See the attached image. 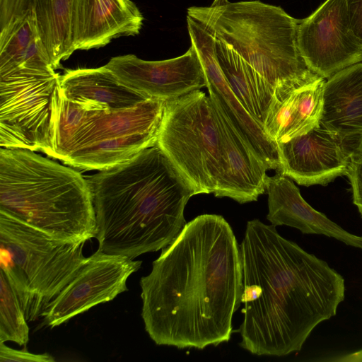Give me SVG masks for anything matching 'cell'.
Wrapping results in <instances>:
<instances>
[{
    "instance_id": "obj_9",
    "label": "cell",
    "mask_w": 362,
    "mask_h": 362,
    "mask_svg": "<svg viewBox=\"0 0 362 362\" xmlns=\"http://www.w3.org/2000/svg\"><path fill=\"white\" fill-rule=\"evenodd\" d=\"M60 75L13 69L0 72V145L52 157Z\"/></svg>"
},
{
    "instance_id": "obj_5",
    "label": "cell",
    "mask_w": 362,
    "mask_h": 362,
    "mask_svg": "<svg viewBox=\"0 0 362 362\" xmlns=\"http://www.w3.org/2000/svg\"><path fill=\"white\" fill-rule=\"evenodd\" d=\"M167 101L148 98L124 109H87L61 93L52 158L83 170H103L156 144Z\"/></svg>"
},
{
    "instance_id": "obj_6",
    "label": "cell",
    "mask_w": 362,
    "mask_h": 362,
    "mask_svg": "<svg viewBox=\"0 0 362 362\" xmlns=\"http://www.w3.org/2000/svg\"><path fill=\"white\" fill-rule=\"evenodd\" d=\"M187 16L202 22L274 90L320 78L309 69L298 49L299 20L280 6L259 0H214L210 6L188 8Z\"/></svg>"
},
{
    "instance_id": "obj_8",
    "label": "cell",
    "mask_w": 362,
    "mask_h": 362,
    "mask_svg": "<svg viewBox=\"0 0 362 362\" xmlns=\"http://www.w3.org/2000/svg\"><path fill=\"white\" fill-rule=\"evenodd\" d=\"M156 144L198 194L214 193L221 133L211 98L201 90L167 101Z\"/></svg>"
},
{
    "instance_id": "obj_16",
    "label": "cell",
    "mask_w": 362,
    "mask_h": 362,
    "mask_svg": "<svg viewBox=\"0 0 362 362\" xmlns=\"http://www.w3.org/2000/svg\"><path fill=\"white\" fill-rule=\"evenodd\" d=\"M144 17L131 0H74L75 49L100 48L112 40L139 33Z\"/></svg>"
},
{
    "instance_id": "obj_2",
    "label": "cell",
    "mask_w": 362,
    "mask_h": 362,
    "mask_svg": "<svg viewBox=\"0 0 362 362\" xmlns=\"http://www.w3.org/2000/svg\"><path fill=\"white\" fill-rule=\"evenodd\" d=\"M240 250V346L257 356L300 351L313 330L336 315L345 298L344 277L259 219L247 221Z\"/></svg>"
},
{
    "instance_id": "obj_10",
    "label": "cell",
    "mask_w": 362,
    "mask_h": 362,
    "mask_svg": "<svg viewBox=\"0 0 362 362\" xmlns=\"http://www.w3.org/2000/svg\"><path fill=\"white\" fill-rule=\"evenodd\" d=\"M276 144V173L300 185H327L346 175L353 158L362 150V134L342 135L320 125Z\"/></svg>"
},
{
    "instance_id": "obj_7",
    "label": "cell",
    "mask_w": 362,
    "mask_h": 362,
    "mask_svg": "<svg viewBox=\"0 0 362 362\" xmlns=\"http://www.w3.org/2000/svg\"><path fill=\"white\" fill-rule=\"evenodd\" d=\"M1 270L27 321H33L74 279L85 242L56 239L0 211Z\"/></svg>"
},
{
    "instance_id": "obj_13",
    "label": "cell",
    "mask_w": 362,
    "mask_h": 362,
    "mask_svg": "<svg viewBox=\"0 0 362 362\" xmlns=\"http://www.w3.org/2000/svg\"><path fill=\"white\" fill-rule=\"evenodd\" d=\"M126 87L146 98L173 100L206 86L194 47L180 57L146 61L134 54L112 57L105 65Z\"/></svg>"
},
{
    "instance_id": "obj_12",
    "label": "cell",
    "mask_w": 362,
    "mask_h": 362,
    "mask_svg": "<svg viewBox=\"0 0 362 362\" xmlns=\"http://www.w3.org/2000/svg\"><path fill=\"white\" fill-rule=\"evenodd\" d=\"M142 262L124 255L97 250L74 279L47 306L42 314L47 325L64 323L100 303L113 300L127 290V281Z\"/></svg>"
},
{
    "instance_id": "obj_11",
    "label": "cell",
    "mask_w": 362,
    "mask_h": 362,
    "mask_svg": "<svg viewBox=\"0 0 362 362\" xmlns=\"http://www.w3.org/2000/svg\"><path fill=\"white\" fill-rule=\"evenodd\" d=\"M297 44L309 69L325 79L362 62V45L349 28L345 0H326L299 20Z\"/></svg>"
},
{
    "instance_id": "obj_4",
    "label": "cell",
    "mask_w": 362,
    "mask_h": 362,
    "mask_svg": "<svg viewBox=\"0 0 362 362\" xmlns=\"http://www.w3.org/2000/svg\"><path fill=\"white\" fill-rule=\"evenodd\" d=\"M0 211L58 240L86 242L95 237L86 177L34 151L1 147Z\"/></svg>"
},
{
    "instance_id": "obj_27",
    "label": "cell",
    "mask_w": 362,
    "mask_h": 362,
    "mask_svg": "<svg viewBox=\"0 0 362 362\" xmlns=\"http://www.w3.org/2000/svg\"><path fill=\"white\" fill-rule=\"evenodd\" d=\"M30 6V0H0V29L23 15Z\"/></svg>"
},
{
    "instance_id": "obj_23",
    "label": "cell",
    "mask_w": 362,
    "mask_h": 362,
    "mask_svg": "<svg viewBox=\"0 0 362 362\" xmlns=\"http://www.w3.org/2000/svg\"><path fill=\"white\" fill-rule=\"evenodd\" d=\"M39 35L33 11L30 8L0 32V72L17 68L35 36Z\"/></svg>"
},
{
    "instance_id": "obj_17",
    "label": "cell",
    "mask_w": 362,
    "mask_h": 362,
    "mask_svg": "<svg viewBox=\"0 0 362 362\" xmlns=\"http://www.w3.org/2000/svg\"><path fill=\"white\" fill-rule=\"evenodd\" d=\"M267 219L274 226H287L303 234L324 235L362 250V237L354 235L314 209L290 177L277 173L266 180Z\"/></svg>"
},
{
    "instance_id": "obj_21",
    "label": "cell",
    "mask_w": 362,
    "mask_h": 362,
    "mask_svg": "<svg viewBox=\"0 0 362 362\" xmlns=\"http://www.w3.org/2000/svg\"><path fill=\"white\" fill-rule=\"evenodd\" d=\"M215 47L218 64L229 86L263 129L274 88L226 43L215 38Z\"/></svg>"
},
{
    "instance_id": "obj_14",
    "label": "cell",
    "mask_w": 362,
    "mask_h": 362,
    "mask_svg": "<svg viewBox=\"0 0 362 362\" xmlns=\"http://www.w3.org/2000/svg\"><path fill=\"white\" fill-rule=\"evenodd\" d=\"M211 102L221 133L220 171L214 194L240 204L257 201L266 192V173L269 168L220 104Z\"/></svg>"
},
{
    "instance_id": "obj_19",
    "label": "cell",
    "mask_w": 362,
    "mask_h": 362,
    "mask_svg": "<svg viewBox=\"0 0 362 362\" xmlns=\"http://www.w3.org/2000/svg\"><path fill=\"white\" fill-rule=\"evenodd\" d=\"M59 80L64 97L87 109H124L148 99L119 83L105 66L68 69Z\"/></svg>"
},
{
    "instance_id": "obj_28",
    "label": "cell",
    "mask_w": 362,
    "mask_h": 362,
    "mask_svg": "<svg viewBox=\"0 0 362 362\" xmlns=\"http://www.w3.org/2000/svg\"><path fill=\"white\" fill-rule=\"evenodd\" d=\"M349 28L362 45V0H345Z\"/></svg>"
},
{
    "instance_id": "obj_26",
    "label": "cell",
    "mask_w": 362,
    "mask_h": 362,
    "mask_svg": "<svg viewBox=\"0 0 362 362\" xmlns=\"http://www.w3.org/2000/svg\"><path fill=\"white\" fill-rule=\"evenodd\" d=\"M54 362V358L49 354H33L25 350H16L0 342V362Z\"/></svg>"
},
{
    "instance_id": "obj_25",
    "label": "cell",
    "mask_w": 362,
    "mask_h": 362,
    "mask_svg": "<svg viewBox=\"0 0 362 362\" xmlns=\"http://www.w3.org/2000/svg\"><path fill=\"white\" fill-rule=\"evenodd\" d=\"M346 176L351 186L353 202L362 216V150L353 158Z\"/></svg>"
},
{
    "instance_id": "obj_3",
    "label": "cell",
    "mask_w": 362,
    "mask_h": 362,
    "mask_svg": "<svg viewBox=\"0 0 362 362\" xmlns=\"http://www.w3.org/2000/svg\"><path fill=\"white\" fill-rule=\"evenodd\" d=\"M93 197L98 250L134 259L170 245L197 192L156 144L86 177Z\"/></svg>"
},
{
    "instance_id": "obj_24",
    "label": "cell",
    "mask_w": 362,
    "mask_h": 362,
    "mask_svg": "<svg viewBox=\"0 0 362 362\" xmlns=\"http://www.w3.org/2000/svg\"><path fill=\"white\" fill-rule=\"evenodd\" d=\"M18 297L3 271L0 272V342L25 345L29 327Z\"/></svg>"
},
{
    "instance_id": "obj_20",
    "label": "cell",
    "mask_w": 362,
    "mask_h": 362,
    "mask_svg": "<svg viewBox=\"0 0 362 362\" xmlns=\"http://www.w3.org/2000/svg\"><path fill=\"white\" fill-rule=\"evenodd\" d=\"M320 125L342 135L362 134V62L325 81Z\"/></svg>"
},
{
    "instance_id": "obj_1",
    "label": "cell",
    "mask_w": 362,
    "mask_h": 362,
    "mask_svg": "<svg viewBox=\"0 0 362 362\" xmlns=\"http://www.w3.org/2000/svg\"><path fill=\"white\" fill-rule=\"evenodd\" d=\"M141 317L157 345L204 349L228 342L243 294L240 247L217 214L187 223L140 280Z\"/></svg>"
},
{
    "instance_id": "obj_18",
    "label": "cell",
    "mask_w": 362,
    "mask_h": 362,
    "mask_svg": "<svg viewBox=\"0 0 362 362\" xmlns=\"http://www.w3.org/2000/svg\"><path fill=\"white\" fill-rule=\"evenodd\" d=\"M325 82L320 77L301 86L274 90L263 122V129L272 141H286L320 126Z\"/></svg>"
},
{
    "instance_id": "obj_22",
    "label": "cell",
    "mask_w": 362,
    "mask_h": 362,
    "mask_svg": "<svg viewBox=\"0 0 362 362\" xmlns=\"http://www.w3.org/2000/svg\"><path fill=\"white\" fill-rule=\"evenodd\" d=\"M74 0H30L40 37L54 70L74 51L73 35Z\"/></svg>"
},
{
    "instance_id": "obj_15",
    "label": "cell",
    "mask_w": 362,
    "mask_h": 362,
    "mask_svg": "<svg viewBox=\"0 0 362 362\" xmlns=\"http://www.w3.org/2000/svg\"><path fill=\"white\" fill-rule=\"evenodd\" d=\"M189 35L203 66L211 100L218 102L240 127L269 170L279 168L276 144L264 132L261 125L247 112L229 86L218 64L215 38L200 21L187 16Z\"/></svg>"
}]
</instances>
